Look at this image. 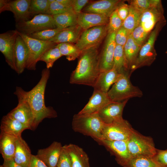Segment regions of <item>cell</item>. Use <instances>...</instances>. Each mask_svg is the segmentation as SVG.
Masks as SVG:
<instances>
[{
  "label": "cell",
  "instance_id": "obj_1",
  "mask_svg": "<svg viewBox=\"0 0 167 167\" xmlns=\"http://www.w3.org/2000/svg\"><path fill=\"white\" fill-rule=\"evenodd\" d=\"M50 74L49 69L44 68L42 71L39 81L31 90L26 91L21 87L17 86L14 92L17 96L26 101L30 106L34 116L33 130L44 119L55 118L58 116L52 107L46 106L45 104V89Z\"/></svg>",
  "mask_w": 167,
  "mask_h": 167
},
{
  "label": "cell",
  "instance_id": "obj_2",
  "mask_svg": "<svg viewBox=\"0 0 167 167\" xmlns=\"http://www.w3.org/2000/svg\"><path fill=\"white\" fill-rule=\"evenodd\" d=\"M98 47L84 50L78 58L75 69L71 73L70 82L93 87L100 73Z\"/></svg>",
  "mask_w": 167,
  "mask_h": 167
},
{
  "label": "cell",
  "instance_id": "obj_3",
  "mask_svg": "<svg viewBox=\"0 0 167 167\" xmlns=\"http://www.w3.org/2000/svg\"><path fill=\"white\" fill-rule=\"evenodd\" d=\"M105 123L97 113L89 114H75L72 126L73 130L89 136L97 141L102 139L101 132Z\"/></svg>",
  "mask_w": 167,
  "mask_h": 167
},
{
  "label": "cell",
  "instance_id": "obj_4",
  "mask_svg": "<svg viewBox=\"0 0 167 167\" xmlns=\"http://www.w3.org/2000/svg\"><path fill=\"white\" fill-rule=\"evenodd\" d=\"M166 24L165 19L159 21L150 32L147 40L141 46L135 62L131 68V75L137 69L150 66L155 60L157 54L155 43L160 32Z\"/></svg>",
  "mask_w": 167,
  "mask_h": 167
},
{
  "label": "cell",
  "instance_id": "obj_5",
  "mask_svg": "<svg viewBox=\"0 0 167 167\" xmlns=\"http://www.w3.org/2000/svg\"><path fill=\"white\" fill-rule=\"evenodd\" d=\"M130 71L123 70L118 80L113 84L107 92L110 99L113 102H120L135 97H141L143 92L137 87L132 84Z\"/></svg>",
  "mask_w": 167,
  "mask_h": 167
},
{
  "label": "cell",
  "instance_id": "obj_6",
  "mask_svg": "<svg viewBox=\"0 0 167 167\" xmlns=\"http://www.w3.org/2000/svg\"><path fill=\"white\" fill-rule=\"evenodd\" d=\"M17 31L26 43L28 48V57L26 68L35 71L36 69L37 62L44 53L58 44L49 41H43L33 38Z\"/></svg>",
  "mask_w": 167,
  "mask_h": 167
},
{
  "label": "cell",
  "instance_id": "obj_7",
  "mask_svg": "<svg viewBox=\"0 0 167 167\" xmlns=\"http://www.w3.org/2000/svg\"><path fill=\"white\" fill-rule=\"evenodd\" d=\"M128 148L132 157L145 156L153 157L156 153L153 139L134 130L127 140Z\"/></svg>",
  "mask_w": 167,
  "mask_h": 167
},
{
  "label": "cell",
  "instance_id": "obj_8",
  "mask_svg": "<svg viewBox=\"0 0 167 167\" xmlns=\"http://www.w3.org/2000/svg\"><path fill=\"white\" fill-rule=\"evenodd\" d=\"M15 28L18 32L27 35L57 28L53 16L46 14L37 15L29 20L16 23Z\"/></svg>",
  "mask_w": 167,
  "mask_h": 167
},
{
  "label": "cell",
  "instance_id": "obj_9",
  "mask_svg": "<svg viewBox=\"0 0 167 167\" xmlns=\"http://www.w3.org/2000/svg\"><path fill=\"white\" fill-rule=\"evenodd\" d=\"M134 130L129 122L123 118L110 123H105L101 132V139L127 140Z\"/></svg>",
  "mask_w": 167,
  "mask_h": 167
},
{
  "label": "cell",
  "instance_id": "obj_10",
  "mask_svg": "<svg viewBox=\"0 0 167 167\" xmlns=\"http://www.w3.org/2000/svg\"><path fill=\"white\" fill-rule=\"evenodd\" d=\"M107 34V24L90 28L82 31L75 45L81 51L98 47Z\"/></svg>",
  "mask_w": 167,
  "mask_h": 167
},
{
  "label": "cell",
  "instance_id": "obj_11",
  "mask_svg": "<svg viewBox=\"0 0 167 167\" xmlns=\"http://www.w3.org/2000/svg\"><path fill=\"white\" fill-rule=\"evenodd\" d=\"M31 2V0H0V13L5 11L12 12L16 23L29 20L32 17L29 11Z\"/></svg>",
  "mask_w": 167,
  "mask_h": 167
},
{
  "label": "cell",
  "instance_id": "obj_12",
  "mask_svg": "<svg viewBox=\"0 0 167 167\" xmlns=\"http://www.w3.org/2000/svg\"><path fill=\"white\" fill-rule=\"evenodd\" d=\"M18 35L16 30L8 31L0 34V51L6 62L11 69L16 71L14 58V48Z\"/></svg>",
  "mask_w": 167,
  "mask_h": 167
},
{
  "label": "cell",
  "instance_id": "obj_13",
  "mask_svg": "<svg viewBox=\"0 0 167 167\" xmlns=\"http://www.w3.org/2000/svg\"><path fill=\"white\" fill-rule=\"evenodd\" d=\"M96 142L104 146L113 155L117 163L123 167L131 157L128 149L127 140L111 141L101 139Z\"/></svg>",
  "mask_w": 167,
  "mask_h": 167
},
{
  "label": "cell",
  "instance_id": "obj_14",
  "mask_svg": "<svg viewBox=\"0 0 167 167\" xmlns=\"http://www.w3.org/2000/svg\"><path fill=\"white\" fill-rule=\"evenodd\" d=\"M116 32L108 33L105 37L100 53V72L109 70L113 68V55L116 45L115 39Z\"/></svg>",
  "mask_w": 167,
  "mask_h": 167
},
{
  "label": "cell",
  "instance_id": "obj_15",
  "mask_svg": "<svg viewBox=\"0 0 167 167\" xmlns=\"http://www.w3.org/2000/svg\"><path fill=\"white\" fill-rule=\"evenodd\" d=\"M17 106L7 114L33 130L34 116L28 102L20 96H17Z\"/></svg>",
  "mask_w": 167,
  "mask_h": 167
},
{
  "label": "cell",
  "instance_id": "obj_16",
  "mask_svg": "<svg viewBox=\"0 0 167 167\" xmlns=\"http://www.w3.org/2000/svg\"><path fill=\"white\" fill-rule=\"evenodd\" d=\"M164 12L161 1L142 13L139 25L145 31L150 32L158 22L165 19Z\"/></svg>",
  "mask_w": 167,
  "mask_h": 167
},
{
  "label": "cell",
  "instance_id": "obj_17",
  "mask_svg": "<svg viewBox=\"0 0 167 167\" xmlns=\"http://www.w3.org/2000/svg\"><path fill=\"white\" fill-rule=\"evenodd\" d=\"M112 102L107 92L94 90L87 104L78 113L89 114L97 113L105 106Z\"/></svg>",
  "mask_w": 167,
  "mask_h": 167
},
{
  "label": "cell",
  "instance_id": "obj_18",
  "mask_svg": "<svg viewBox=\"0 0 167 167\" xmlns=\"http://www.w3.org/2000/svg\"><path fill=\"white\" fill-rule=\"evenodd\" d=\"M128 100L120 102H112L100 110L97 114L105 124H109L123 118L122 112Z\"/></svg>",
  "mask_w": 167,
  "mask_h": 167
},
{
  "label": "cell",
  "instance_id": "obj_19",
  "mask_svg": "<svg viewBox=\"0 0 167 167\" xmlns=\"http://www.w3.org/2000/svg\"><path fill=\"white\" fill-rule=\"evenodd\" d=\"M123 2L119 0H100L93 2L84 8L83 12L101 14L109 17Z\"/></svg>",
  "mask_w": 167,
  "mask_h": 167
},
{
  "label": "cell",
  "instance_id": "obj_20",
  "mask_svg": "<svg viewBox=\"0 0 167 167\" xmlns=\"http://www.w3.org/2000/svg\"><path fill=\"white\" fill-rule=\"evenodd\" d=\"M61 143L54 141L48 147L39 149L36 156L48 167H56L62 148Z\"/></svg>",
  "mask_w": 167,
  "mask_h": 167
},
{
  "label": "cell",
  "instance_id": "obj_21",
  "mask_svg": "<svg viewBox=\"0 0 167 167\" xmlns=\"http://www.w3.org/2000/svg\"><path fill=\"white\" fill-rule=\"evenodd\" d=\"M109 17L101 14L81 12L77 15V24L84 30L101 25H107Z\"/></svg>",
  "mask_w": 167,
  "mask_h": 167
},
{
  "label": "cell",
  "instance_id": "obj_22",
  "mask_svg": "<svg viewBox=\"0 0 167 167\" xmlns=\"http://www.w3.org/2000/svg\"><path fill=\"white\" fill-rule=\"evenodd\" d=\"M28 57V50L27 45L22 37L18 34L15 46L14 58L15 71L18 74L22 73L26 68Z\"/></svg>",
  "mask_w": 167,
  "mask_h": 167
},
{
  "label": "cell",
  "instance_id": "obj_23",
  "mask_svg": "<svg viewBox=\"0 0 167 167\" xmlns=\"http://www.w3.org/2000/svg\"><path fill=\"white\" fill-rule=\"evenodd\" d=\"M121 75L122 72H120L113 68L109 70L100 72L93 87L94 90L107 92L110 87L118 80Z\"/></svg>",
  "mask_w": 167,
  "mask_h": 167
},
{
  "label": "cell",
  "instance_id": "obj_24",
  "mask_svg": "<svg viewBox=\"0 0 167 167\" xmlns=\"http://www.w3.org/2000/svg\"><path fill=\"white\" fill-rule=\"evenodd\" d=\"M29 128L7 114L2 118L1 122V132L16 137L21 136L22 132Z\"/></svg>",
  "mask_w": 167,
  "mask_h": 167
},
{
  "label": "cell",
  "instance_id": "obj_25",
  "mask_svg": "<svg viewBox=\"0 0 167 167\" xmlns=\"http://www.w3.org/2000/svg\"><path fill=\"white\" fill-rule=\"evenodd\" d=\"M32 154L30 148L21 136L17 137L13 157L14 161L23 167H27Z\"/></svg>",
  "mask_w": 167,
  "mask_h": 167
},
{
  "label": "cell",
  "instance_id": "obj_26",
  "mask_svg": "<svg viewBox=\"0 0 167 167\" xmlns=\"http://www.w3.org/2000/svg\"><path fill=\"white\" fill-rule=\"evenodd\" d=\"M78 25L65 28L49 41L57 44L63 43H76L82 32Z\"/></svg>",
  "mask_w": 167,
  "mask_h": 167
},
{
  "label": "cell",
  "instance_id": "obj_27",
  "mask_svg": "<svg viewBox=\"0 0 167 167\" xmlns=\"http://www.w3.org/2000/svg\"><path fill=\"white\" fill-rule=\"evenodd\" d=\"M65 146L71 157L72 167H90L88 157L82 148L71 143Z\"/></svg>",
  "mask_w": 167,
  "mask_h": 167
},
{
  "label": "cell",
  "instance_id": "obj_28",
  "mask_svg": "<svg viewBox=\"0 0 167 167\" xmlns=\"http://www.w3.org/2000/svg\"><path fill=\"white\" fill-rule=\"evenodd\" d=\"M18 137L1 132L0 152L4 160L13 159Z\"/></svg>",
  "mask_w": 167,
  "mask_h": 167
},
{
  "label": "cell",
  "instance_id": "obj_29",
  "mask_svg": "<svg viewBox=\"0 0 167 167\" xmlns=\"http://www.w3.org/2000/svg\"><path fill=\"white\" fill-rule=\"evenodd\" d=\"M141 47L136 43L131 33L130 34L128 40L123 46L125 70L130 71L137 58Z\"/></svg>",
  "mask_w": 167,
  "mask_h": 167
},
{
  "label": "cell",
  "instance_id": "obj_30",
  "mask_svg": "<svg viewBox=\"0 0 167 167\" xmlns=\"http://www.w3.org/2000/svg\"><path fill=\"white\" fill-rule=\"evenodd\" d=\"M57 28L64 29L77 24V14L73 10L53 16Z\"/></svg>",
  "mask_w": 167,
  "mask_h": 167
},
{
  "label": "cell",
  "instance_id": "obj_31",
  "mask_svg": "<svg viewBox=\"0 0 167 167\" xmlns=\"http://www.w3.org/2000/svg\"><path fill=\"white\" fill-rule=\"evenodd\" d=\"M128 15L123 21L122 26L126 28L130 34L139 24L142 13L129 5Z\"/></svg>",
  "mask_w": 167,
  "mask_h": 167
},
{
  "label": "cell",
  "instance_id": "obj_32",
  "mask_svg": "<svg viewBox=\"0 0 167 167\" xmlns=\"http://www.w3.org/2000/svg\"><path fill=\"white\" fill-rule=\"evenodd\" d=\"M123 167H161L153 157L139 156L133 157Z\"/></svg>",
  "mask_w": 167,
  "mask_h": 167
},
{
  "label": "cell",
  "instance_id": "obj_33",
  "mask_svg": "<svg viewBox=\"0 0 167 167\" xmlns=\"http://www.w3.org/2000/svg\"><path fill=\"white\" fill-rule=\"evenodd\" d=\"M55 46L58 48L62 55L65 56L69 61H73L78 58L81 52L73 43H61Z\"/></svg>",
  "mask_w": 167,
  "mask_h": 167
},
{
  "label": "cell",
  "instance_id": "obj_34",
  "mask_svg": "<svg viewBox=\"0 0 167 167\" xmlns=\"http://www.w3.org/2000/svg\"><path fill=\"white\" fill-rule=\"evenodd\" d=\"M62 56L58 48L55 46L45 52L39 61L45 62L46 68L49 69L53 66L54 62L57 59Z\"/></svg>",
  "mask_w": 167,
  "mask_h": 167
},
{
  "label": "cell",
  "instance_id": "obj_35",
  "mask_svg": "<svg viewBox=\"0 0 167 167\" xmlns=\"http://www.w3.org/2000/svg\"><path fill=\"white\" fill-rule=\"evenodd\" d=\"M50 3L49 0H31L29 11L32 16L45 14Z\"/></svg>",
  "mask_w": 167,
  "mask_h": 167
},
{
  "label": "cell",
  "instance_id": "obj_36",
  "mask_svg": "<svg viewBox=\"0 0 167 167\" xmlns=\"http://www.w3.org/2000/svg\"><path fill=\"white\" fill-rule=\"evenodd\" d=\"M125 60L123 46L116 45L113 55V68L120 72L125 70Z\"/></svg>",
  "mask_w": 167,
  "mask_h": 167
},
{
  "label": "cell",
  "instance_id": "obj_37",
  "mask_svg": "<svg viewBox=\"0 0 167 167\" xmlns=\"http://www.w3.org/2000/svg\"><path fill=\"white\" fill-rule=\"evenodd\" d=\"M65 29V28H64ZM64 29L56 28L44 30L28 36L37 40L48 41Z\"/></svg>",
  "mask_w": 167,
  "mask_h": 167
},
{
  "label": "cell",
  "instance_id": "obj_38",
  "mask_svg": "<svg viewBox=\"0 0 167 167\" xmlns=\"http://www.w3.org/2000/svg\"><path fill=\"white\" fill-rule=\"evenodd\" d=\"M129 1V5L142 13L161 1L160 0H132Z\"/></svg>",
  "mask_w": 167,
  "mask_h": 167
},
{
  "label": "cell",
  "instance_id": "obj_39",
  "mask_svg": "<svg viewBox=\"0 0 167 167\" xmlns=\"http://www.w3.org/2000/svg\"><path fill=\"white\" fill-rule=\"evenodd\" d=\"M123 21L119 16L116 9L110 15L107 24V33L116 32L122 26Z\"/></svg>",
  "mask_w": 167,
  "mask_h": 167
},
{
  "label": "cell",
  "instance_id": "obj_40",
  "mask_svg": "<svg viewBox=\"0 0 167 167\" xmlns=\"http://www.w3.org/2000/svg\"><path fill=\"white\" fill-rule=\"evenodd\" d=\"M150 32L145 31L139 24L134 29L131 34L136 43L141 47L147 40Z\"/></svg>",
  "mask_w": 167,
  "mask_h": 167
},
{
  "label": "cell",
  "instance_id": "obj_41",
  "mask_svg": "<svg viewBox=\"0 0 167 167\" xmlns=\"http://www.w3.org/2000/svg\"><path fill=\"white\" fill-rule=\"evenodd\" d=\"M72 9V7L65 6L54 0L50 3L49 9L45 14L53 16Z\"/></svg>",
  "mask_w": 167,
  "mask_h": 167
},
{
  "label": "cell",
  "instance_id": "obj_42",
  "mask_svg": "<svg viewBox=\"0 0 167 167\" xmlns=\"http://www.w3.org/2000/svg\"><path fill=\"white\" fill-rule=\"evenodd\" d=\"M57 167H72L71 157L65 145L62 147Z\"/></svg>",
  "mask_w": 167,
  "mask_h": 167
},
{
  "label": "cell",
  "instance_id": "obj_43",
  "mask_svg": "<svg viewBox=\"0 0 167 167\" xmlns=\"http://www.w3.org/2000/svg\"><path fill=\"white\" fill-rule=\"evenodd\" d=\"M128 31L123 26L116 32L115 41L116 45L124 46L126 43L129 35Z\"/></svg>",
  "mask_w": 167,
  "mask_h": 167
},
{
  "label": "cell",
  "instance_id": "obj_44",
  "mask_svg": "<svg viewBox=\"0 0 167 167\" xmlns=\"http://www.w3.org/2000/svg\"><path fill=\"white\" fill-rule=\"evenodd\" d=\"M153 157L161 167L167 166V149L162 150L157 149L156 153Z\"/></svg>",
  "mask_w": 167,
  "mask_h": 167
},
{
  "label": "cell",
  "instance_id": "obj_45",
  "mask_svg": "<svg viewBox=\"0 0 167 167\" xmlns=\"http://www.w3.org/2000/svg\"><path fill=\"white\" fill-rule=\"evenodd\" d=\"M118 14L123 21L127 17L129 11V5L122 2L116 9Z\"/></svg>",
  "mask_w": 167,
  "mask_h": 167
},
{
  "label": "cell",
  "instance_id": "obj_46",
  "mask_svg": "<svg viewBox=\"0 0 167 167\" xmlns=\"http://www.w3.org/2000/svg\"><path fill=\"white\" fill-rule=\"evenodd\" d=\"M88 0H73L72 7L74 11L77 15L81 12V10L88 2Z\"/></svg>",
  "mask_w": 167,
  "mask_h": 167
},
{
  "label": "cell",
  "instance_id": "obj_47",
  "mask_svg": "<svg viewBox=\"0 0 167 167\" xmlns=\"http://www.w3.org/2000/svg\"><path fill=\"white\" fill-rule=\"evenodd\" d=\"M27 167H48L36 155L32 154Z\"/></svg>",
  "mask_w": 167,
  "mask_h": 167
},
{
  "label": "cell",
  "instance_id": "obj_48",
  "mask_svg": "<svg viewBox=\"0 0 167 167\" xmlns=\"http://www.w3.org/2000/svg\"><path fill=\"white\" fill-rule=\"evenodd\" d=\"M2 165L4 167H23L16 163L13 159L4 160Z\"/></svg>",
  "mask_w": 167,
  "mask_h": 167
},
{
  "label": "cell",
  "instance_id": "obj_49",
  "mask_svg": "<svg viewBox=\"0 0 167 167\" xmlns=\"http://www.w3.org/2000/svg\"><path fill=\"white\" fill-rule=\"evenodd\" d=\"M63 5L68 7H72L73 0H56Z\"/></svg>",
  "mask_w": 167,
  "mask_h": 167
},
{
  "label": "cell",
  "instance_id": "obj_50",
  "mask_svg": "<svg viewBox=\"0 0 167 167\" xmlns=\"http://www.w3.org/2000/svg\"><path fill=\"white\" fill-rule=\"evenodd\" d=\"M0 167H4L3 165H0Z\"/></svg>",
  "mask_w": 167,
  "mask_h": 167
},
{
  "label": "cell",
  "instance_id": "obj_51",
  "mask_svg": "<svg viewBox=\"0 0 167 167\" xmlns=\"http://www.w3.org/2000/svg\"><path fill=\"white\" fill-rule=\"evenodd\" d=\"M165 53H166V54H167V51H166V52H165Z\"/></svg>",
  "mask_w": 167,
  "mask_h": 167
},
{
  "label": "cell",
  "instance_id": "obj_52",
  "mask_svg": "<svg viewBox=\"0 0 167 167\" xmlns=\"http://www.w3.org/2000/svg\"><path fill=\"white\" fill-rule=\"evenodd\" d=\"M163 167H167V166Z\"/></svg>",
  "mask_w": 167,
  "mask_h": 167
},
{
  "label": "cell",
  "instance_id": "obj_53",
  "mask_svg": "<svg viewBox=\"0 0 167 167\" xmlns=\"http://www.w3.org/2000/svg\"></svg>",
  "mask_w": 167,
  "mask_h": 167
}]
</instances>
